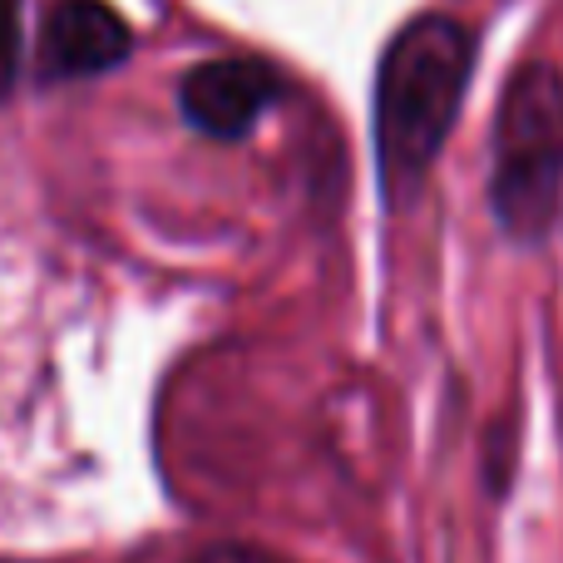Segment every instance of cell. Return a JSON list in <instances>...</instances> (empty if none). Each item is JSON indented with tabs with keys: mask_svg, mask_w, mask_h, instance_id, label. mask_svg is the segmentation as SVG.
<instances>
[{
	"mask_svg": "<svg viewBox=\"0 0 563 563\" xmlns=\"http://www.w3.org/2000/svg\"><path fill=\"white\" fill-rule=\"evenodd\" d=\"M277 99H282V75L267 59L253 55L203 59L178 85V109L208 139H243Z\"/></svg>",
	"mask_w": 563,
	"mask_h": 563,
	"instance_id": "obj_3",
	"label": "cell"
},
{
	"mask_svg": "<svg viewBox=\"0 0 563 563\" xmlns=\"http://www.w3.org/2000/svg\"><path fill=\"white\" fill-rule=\"evenodd\" d=\"M134 49V30L109 0H55L40 30V75L89 79L124 65Z\"/></svg>",
	"mask_w": 563,
	"mask_h": 563,
	"instance_id": "obj_4",
	"label": "cell"
},
{
	"mask_svg": "<svg viewBox=\"0 0 563 563\" xmlns=\"http://www.w3.org/2000/svg\"><path fill=\"white\" fill-rule=\"evenodd\" d=\"M20 55H25V30H20V0H0V99L15 89Z\"/></svg>",
	"mask_w": 563,
	"mask_h": 563,
	"instance_id": "obj_5",
	"label": "cell"
},
{
	"mask_svg": "<svg viewBox=\"0 0 563 563\" xmlns=\"http://www.w3.org/2000/svg\"><path fill=\"white\" fill-rule=\"evenodd\" d=\"M475 75V35L455 15H416L390 35L376 69V164L390 203L435 168Z\"/></svg>",
	"mask_w": 563,
	"mask_h": 563,
	"instance_id": "obj_1",
	"label": "cell"
},
{
	"mask_svg": "<svg viewBox=\"0 0 563 563\" xmlns=\"http://www.w3.org/2000/svg\"><path fill=\"white\" fill-rule=\"evenodd\" d=\"M194 563H273V559L253 544H208L203 554H194Z\"/></svg>",
	"mask_w": 563,
	"mask_h": 563,
	"instance_id": "obj_6",
	"label": "cell"
},
{
	"mask_svg": "<svg viewBox=\"0 0 563 563\" xmlns=\"http://www.w3.org/2000/svg\"><path fill=\"white\" fill-rule=\"evenodd\" d=\"M563 203V75L529 59L509 75L495 114L489 208L519 243H539Z\"/></svg>",
	"mask_w": 563,
	"mask_h": 563,
	"instance_id": "obj_2",
	"label": "cell"
}]
</instances>
